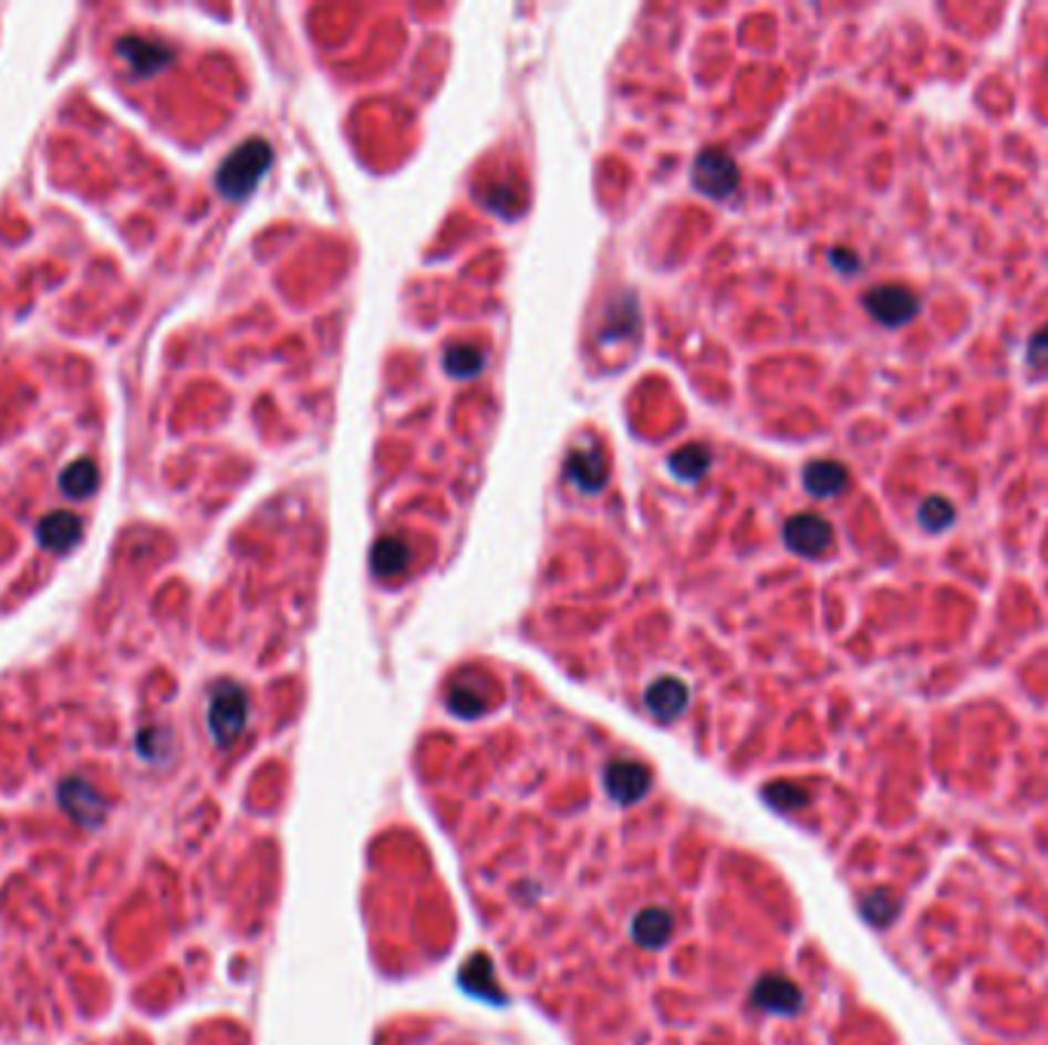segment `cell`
<instances>
[{
    "label": "cell",
    "instance_id": "cell-1",
    "mask_svg": "<svg viewBox=\"0 0 1048 1045\" xmlns=\"http://www.w3.org/2000/svg\"><path fill=\"white\" fill-rule=\"evenodd\" d=\"M273 163V151L264 138H249L221 163L215 185L225 194L227 199H242L252 194L258 182L264 178V173Z\"/></svg>",
    "mask_w": 1048,
    "mask_h": 1045
},
{
    "label": "cell",
    "instance_id": "cell-2",
    "mask_svg": "<svg viewBox=\"0 0 1048 1045\" xmlns=\"http://www.w3.org/2000/svg\"><path fill=\"white\" fill-rule=\"evenodd\" d=\"M249 717V700L237 684H221L209 700V733L218 745H230L237 739Z\"/></svg>",
    "mask_w": 1048,
    "mask_h": 1045
},
{
    "label": "cell",
    "instance_id": "cell-3",
    "mask_svg": "<svg viewBox=\"0 0 1048 1045\" xmlns=\"http://www.w3.org/2000/svg\"><path fill=\"white\" fill-rule=\"evenodd\" d=\"M864 310H868L880 325L899 329V325L911 322V319L920 313V301H916V294L911 289L890 282V286H876V289L864 294Z\"/></svg>",
    "mask_w": 1048,
    "mask_h": 1045
},
{
    "label": "cell",
    "instance_id": "cell-4",
    "mask_svg": "<svg viewBox=\"0 0 1048 1045\" xmlns=\"http://www.w3.org/2000/svg\"><path fill=\"white\" fill-rule=\"evenodd\" d=\"M693 185L699 187L705 197L724 199L739 187V169L724 151H703L693 163Z\"/></svg>",
    "mask_w": 1048,
    "mask_h": 1045
},
{
    "label": "cell",
    "instance_id": "cell-5",
    "mask_svg": "<svg viewBox=\"0 0 1048 1045\" xmlns=\"http://www.w3.org/2000/svg\"><path fill=\"white\" fill-rule=\"evenodd\" d=\"M782 534L788 549L807 558L828 552V549H831V540H834V528H831L822 516H816V513H800V516L788 518Z\"/></svg>",
    "mask_w": 1048,
    "mask_h": 1045
},
{
    "label": "cell",
    "instance_id": "cell-6",
    "mask_svg": "<svg viewBox=\"0 0 1048 1045\" xmlns=\"http://www.w3.org/2000/svg\"><path fill=\"white\" fill-rule=\"evenodd\" d=\"M59 804L83 828H98L107 816V804L86 779H65L59 785Z\"/></svg>",
    "mask_w": 1048,
    "mask_h": 1045
},
{
    "label": "cell",
    "instance_id": "cell-7",
    "mask_svg": "<svg viewBox=\"0 0 1048 1045\" xmlns=\"http://www.w3.org/2000/svg\"><path fill=\"white\" fill-rule=\"evenodd\" d=\"M117 55L126 65L133 68V74H157L159 68H166L173 62V53H169L163 43L135 38V34L117 40Z\"/></svg>",
    "mask_w": 1048,
    "mask_h": 1045
},
{
    "label": "cell",
    "instance_id": "cell-8",
    "mask_svg": "<svg viewBox=\"0 0 1048 1045\" xmlns=\"http://www.w3.org/2000/svg\"><path fill=\"white\" fill-rule=\"evenodd\" d=\"M83 534V521L68 509H55L53 516H46L38 525L40 546H46L50 552H68L74 549Z\"/></svg>",
    "mask_w": 1048,
    "mask_h": 1045
},
{
    "label": "cell",
    "instance_id": "cell-9",
    "mask_svg": "<svg viewBox=\"0 0 1048 1045\" xmlns=\"http://www.w3.org/2000/svg\"><path fill=\"white\" fill-rule=\"evenodd\" d=\"M568 476L583 494H598V490L608 485V466L604 457L595 448L573 451L568 457Z\"/></svg>",
    "mask_w": 1048,
    "mask_h": 1045
},
{
    "label": "cell",
    "instance_id": "cell-10",
    "mask_svg": "<svg viewBox=\"0 0 1048 1045\" xmlns=\"http://www.w3.org/2000/svg\"><path fill=\"white\" fill-rule=\"evenodd\" d=\"M847 482H850V476L837 461H812L803 469V488L810 490L812 497H837L847 488Z\"/></svg>",
    "mask_w": 1048,
    "mask_h": 1045
},
{
    "label": "cell",
    "instance_id": "cell-11",
    "mask_svg": "<svg viewBox=\"0 0 1048 1045\" xmlns=\"http://www.w3.org/2000/svg\"><path fill=\"white\" fill-rule=\"evenodd\" d=\"M684 705H687V687L681 681L663 677L647 690V708L656 717H677L684 712Z\"/></svg>",
    "mask_w": 1048,
    "mask_h": 1045
},
{
    "label": "cell",
    "instance_id": "cell-12",
    "mask_svg": "<svg viewBox=\"0 0 1048 1045\" xmlns=\"http://www.w3.org/2000/svg\"><path fill=\"white\" fill-rule=\"evenodd\" d=\"M408 546L396 537H384V540L377 542L372 549V568L377 577H396L402 570L408 568Z\"/></svg>",
    "mask_w": 1048,
    "mask_h": 1045
},
{
    "label": "cell",
    "instance_id": "cell-13",
    "mask_svg": "<svg viewBox=\"0 0 1048 1045\" xmlns=\"http://www.w3.org/2000/svg\"><path fill=\"white\" fill-rule=\"evenodd\" d=\"M59 485L65 490L68 497H77V500H86L95 488H98V469H95L93 461H74V464L68 466L65 473L59 476Z\"/></svg>",
    "mask_w": 1048,
    "mask_h": 1045
},
{
    "label": "cell",
    "instance_id": "cell-14",
    "mask_svg": "<svg viewBox=\"0 0 1048 1045\" xmlns=\"http://www.w3.org/2000/svg\"><path fill=\"white\" fill-rule=\"evenodd\" d=\"M755 996L760 1006L772 1008V1012H797V1008H800V993H797L791 981L785 979L764 981V984L757 987Z\"/></svg>",
    "mask_w": 1048,
    "mask_h": 1045
},
{
    "label": "cell",
    "instance_id": "cell-15",
    "mask_svg": "<svg viewBox=\"0 0 1048 1045\" xmlns=\"http://www.w3.org/2000/svg\"><path fill=\"white\" fill-rule=\"evenodd\" d=\"M672 473L677 478H684V482H699V478L708 473V466H712V451L703 448V445H691V448H681L677 454H672Z\"/></svg>",
    "mask_w": 1048,
    "mask_h": 1045
},
{
    "label": "cell",
    "instance_id": "cell-16",
    "mask_svg": "<svg viewBox=\"0 0 1048 1045\" xmlns=\"http://www.w3.org/2000/svg\"><path fill=\"white\" fill-rule=\"evenodd\" d=\"M608 788H611L616 800H635L637 794L647 788V773L641 767H632V764L613 767L608 773Z\"/></svg>",
    "mask_w": 1048,
    "mask_h": 1045
},
{
    "label": "cell",
    "instance_id": "cell-17",
    "mask_svg": "<svg viewBox=\"0 0 1048 1045\" xmlns=\"http://www.w3.org/2000/svg\"><path fill=\"white\" fill-rule=\"evenodd\" d=\"M916 518H920V525L932 534H942L954 525V506L947 504L944 497H930V500H923L920 509H916Z\"/></svg>",
    "mask_w": 1048,
    "mask_h": 1045
},
{
    "label": "cell",
    "instance_id": "cell-18",
    "mask_svg": "<svg viewBox=\"0 0 1048 1045\" xmlns=\"http://www.w3.org/2000/svg\"><path fill=\"white\" fill-rule=\"evenodd\" d=\"M485 365V356L478 353L476 346H454L445 353V369L454 377H476Z\"/></svg>",
    "mask_w": 1048,
    "mask_h": 1045
},
{
    "label": "cell",
    "instance_id": "cell-19",
    "mask_svg": "<svg viewBox=\"0 0 1048 1045\" xmlns=\"http://www.w3.org/2000/svg\"><path fill=\"white\" fill-rule=\"evenodd\" d=\"M668 929H672L668 913L647 911V913H641V917L635 920V939L641 941V944H663L665 935H668Z\"/></svg>",
    "mask_w": 1048,
    "mask_h": 1045
},
{
    "label": "cell",
    "instance_id": "cell-20",
    "mask_svg": "<svg viewBox=\"0 0 1048 1045\" xmlns=\"http://www.w3.org/2000/svg\"><path fill=\"white\" fill-rule=\"evenodd\" d=\"M862 911L874 927H890L892 920H895V913H899V901L886 896V892H874V896L864 899Z\"/></svg>",
    "mask_w": 1048,
    "mask_h": 1045
},
{
    "label": "cell",
    "instance_id": "cell-21",
    "mask_svg": "<svg viewBox=\"0 0 1048 1045\" xmlns=\"http://www.w3.org/2000/svg\"><path fill=\"white\" fill-rule=\"evenodd\" d=\"M1027 362L1034 365V369H1048V325L1046 329H1039L1030 338V346H1027Z\"/></svg>",
    "mask_w": 1048,
    "mask_h": 1045
},
{
    "label": "cell",
    "instance_id": "cell-22",
    "mask_svg": "<svg viewBox=\"0 0 1048 1045\" xmlns=\"http://www.w3.org/2000/svg\"><path fill=\"white\" fill-rule=\"evenodd\" d=\"M452 705H454V712H460V715H476L478 708H481L478 696H473V693H464V690H457V693H454Z\"/></svg>",
    "mask_w": 1048,
    "mask_h": 1045
},
{
    "label": "cell",
    "instance_id": "cell-23",
    "mask_svg": "<svg viewBox=\"0 0 1048 1045\" xmlns=\"http://www.w3.org/2000/svg\"><path fill=\"white\" fill-rule=\"evenodd\" d=\"M770 794H772V804H779V807H797V804H803V794L795 791V788H785V785L772 788Z\"/></svg>",
    "mask_w": 1048,
    "mask_h": 1045
},
{
    "label": "cell",
    "instance_id": "cell-24",
    "mask_svg": "<svg viewBox=\"0 0 1048 1045\" xmlns=\"http://www.w3.org/2000/svg\"><path fill=\"white\" fill-rule=\"evenodd\" d=\"M831 261H834L837 267H843V270H847V273H852V270H855V267H859V258H855V255H850V252H840V249H837V252H831Z\"/></svg>",
    "mask_w": 1048,
    "mask_h": 1045
}]
</instances>
